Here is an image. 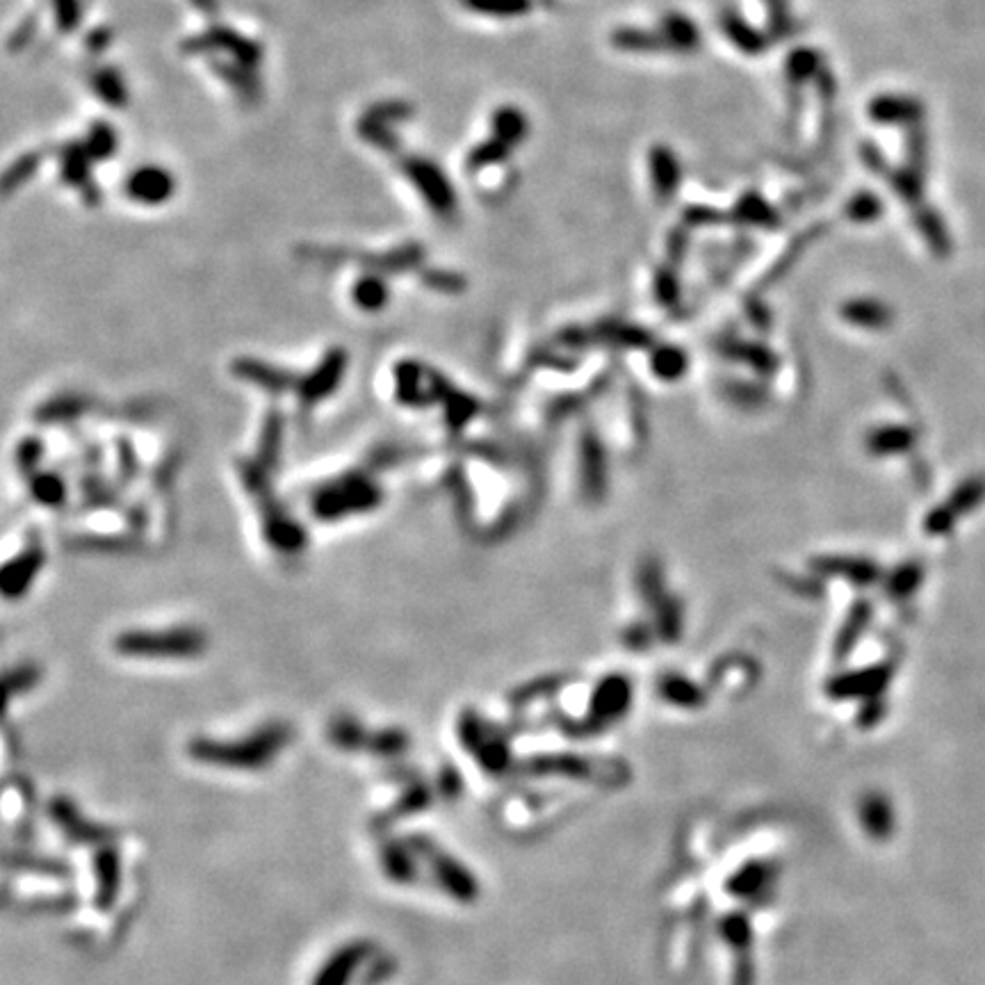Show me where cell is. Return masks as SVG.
<instances>
[{
  "mask_svg": "<svg viewBox=\"0 0 985 985\" xmlns=\"http://www.w3.org/2000/svg\"><path fill=\"white\" fill-rule=\"evenodd\" d=\"M395 972V960L388 956H379V951L370 958L368 967L363 972V983L365 985H379L384 983L390 974Z\"/></svg>",
  "mask_w": 985,
  "mask_h": 985,
  "instance_id": "obj_8",
  "label": "cell"
},
{
  "mask_svg": "<svg viewBox=\"0 0 985 985\" xmlns=\"http://www.w3.org/2000/svg\"><path fill=\"white\" fill-rule=\"evenodd\" d=\"M288 728L270 726L240 742H213V739H197L190 744V755L197 762L217 764L222 769L258 771L270 764L283 746L288 744Z\"/></svg>",
  "mask_w": 985,
  "mask_h": 985,
  "instance_id": "obj_1",
  "label": "cell"
},
{
  "mask_svg": "<svg viewBox=\"0 0 985 985\" xmlns=\"http://www.w3.org/2000/svg\"><path fill=\"white\" fill-rule=\"evenodd\" d=\"M48 814H51L53 824L62 830V835L73 844H110L112 828L89 821L78 810V805L64 796H55L48 803Z\"/></svg>",
  "mask_w": 985,
  "mask_h": 985,
  "instance_id": "obj_3",
  "label": "cell"
},
{
  "mask_svg": "<svg viewBox=\"0 0 985 985\" xmlns=\"http://www.w3.org/2000/svg\"><path fill=\"white\" fill-rule=\"evenodd\" d=\"M431 801V794H429V789L427 785H420V783H415L411 785L406 792L400 796L393 803V808H388L386 812H381L377 819L372 821V828H377V830H386L388 826H393L397 819H402V817H409V814H418L422 812L429 805Z\"/></svg>",
  "mask_w": 985,
  "mask_h": 985,
  "instance_id": "obj_6",
  "label": "cell"
},
{
  "mask_svg": "<svg viewBox=\"0 0 985 985\" xmlns=\"http://www.w3.org/2000/svg\"><path fill=\"white\" fill-rule=\"evenodd\" d=\"M379 860L384 874L393 883L411 885L418 881V856L409 849L404 840H386L381 842Z\"/></svg>",
  "mask_w": 985,
  "mask_h": 985,
  "instance_id": "obj_5",
  "label": "cell"
},
{
  "mask_svg": "<svg viewBox=\"0 0 985 985\" xmlns=\"http://www.w3.org/2000/svg\"><path fill=\"white\" fill-rule=\"evenodd\" d=\"M7 869L14 871H30V874L48 876V878H64L69 874V865L60 858L42 856V853H26V851H7L5 856Z\"/></svg>",
  "mask_w": 985,
  "mask_h": 985,
  "instance_id": "obj_7",
  "label": "cell"
},
{
  "mask_svg": "<svg viewBox=\"0 0 985 985\" xmlns=\"http://www.w3.org/2000/svg\"><path fill=\"white\" fill-rule=\"evenodd\" d=\"M374 954H377V944L372 940H352L340 944L324 960L320 970L313 976L311 985H349L361 974V970H365L363 965H368Z\"/></svg>",
  "mask_w": 985,
  "mask_h": 985,
  "instance_id": "obj_2",
  "label": "cell"
},
{
  "mask_svg": "<svg viewBox=\"0 0 985 985\" xmlns=\"http://www.w3.org/2000/svg\"><path fill=\"white\" fill-rule=\"evenodd\" d=\"M94 874H96L94 903L99 910H108L117 903L119 887H121V860L115 846L105 844L96 851Z\"/></svg>",
  "mask_w": 985,
  "mask_h": 985,
  "instance_id": "obj_4",
  "label": "cell"
}]
</instances>
